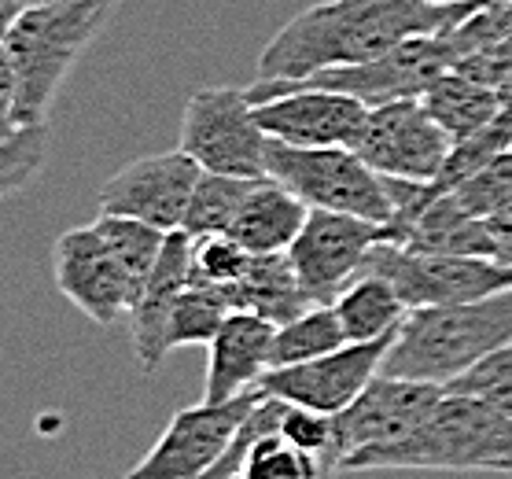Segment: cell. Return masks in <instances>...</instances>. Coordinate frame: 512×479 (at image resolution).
I'll list each match as a JSON object with an SVG mask.
<instances>
[{
  "mask_svg": "<svg viewBox=\"0 0 512 479\" xmlns=\"http://www.w3.org/2000/svg\"><path fill=\"white\" fill-rule=\"evenodd\" d=\"M361 277H384L409 310L479 303L512 292V266L472 255H424L398 244H380L365 258Z\"/></svg>",
  "mask_w": 512,
  "mask_h": 479,
  "instance_id": "6",
  "label": "cell"
},
{
  "mask_svg": "<svg viewBox=\"0 0 512 479\" xmlns=\"http://www.w3.org/2000/svg\"><path fill=\"white\" fill-rule=\"evenodd\" d=\"M376 468L417 472H509L512 476V417L479 398L446 391L428 421L391 450L365 461Z\"/></svg>",
  "mask_w": 512,
  "mask_h": 479,
  "instance_id": "4",
  "label": "cell"
},
{
  "mask_svg": "<svg viewBox=\"0 0 512 479\" xmlns=\"http://www.w3.org/2000/svg\"><path fill=\"white\" fill-rule=\"evenodd\" d=\"M93 225H96V233L104 236V244L115 251L118 266L126 269L129 284H133V292H137V299H140V292L148 288L155 266H159V258H163L166 236L170 233H159V229H152V225H144V222H133V218H115V214H96Z\"/></svg>",
  "mask_w": 512,
  "mask_h": 479,
  "instance_id": "25",
  "label": "cell"
},
{
  "mask_svg": "<svg viewBox=\"0 0 512 479\" xmlns=\"http://www.w3.org/2000/svg\"><path fill=\"white\" fill-rule=\"evenodd\" d=\"M255 181L258 177H225V174H207V170H203L181 229H185L188 236L229 233L240 207H244V199L251 196Z\"/></svg>",
  "mask_w": 512,
  "mask_h": 479,
  "instance_id": "26",
  "label": "cell"
},
{
  "mask_svg": "<svg viewBox=\"0 0 512 479\" xmlns=\"http://www.w3.org/2000/svg\"><path fill=\"white\" fill-rule=\"evenodd\" d=\"M122 0H56L26 8L4 26L0 48V129L48 126L52 100L85 48L111 23Z\"/></svg>",
  "mask_w": 512,
  "mask_h": 479,
  "instance_id": "2",
  "label": "cell"
},
{
  "mask_svg": "<svg viewBox=\"0 0 512 479\" xmlns=\"http://www.w3.org/2000/svg\"><path fill=\"white\" fill-rule=\"evenodd\" d=\"M468 15L428 0H325L280 26L258 56V82H306L361 67L413 37L450 34Z\"/></svg>",
  "mask_w": 512,
  "mask_h": 479,
  "instance_id": "1",
  "label": "cell"
},
{
  "mask_svg": "<svg viewBox=\"0 0 512 479\" xmlns=\"http://www.w3.org/2000/svg\"><path fill=\"white\" fill-rule=\"evenodd\" d=\"M225 295H229L236 314H255L277 328L314 306L306 299L288 255H255L247 273L236 284H229Z\"/></svg>",
  "mask_w": 512,
  "mask_h": 479,
  "instance_id": "21",
  "label": "cell"
},
{
  "mask_svg": "<svg viewBox=\"0 0 512 479\" xmlns=\"http://www.w3.org/2000/svg\"><path fill=\"white\" fill-rule=\"evenodd\" d=\"M52 273H56L59 295L104 328L115 325L137 303L126 269L118 266L115 251L104 244L93 222L59 236L52 247Z\"/></svg>",
  "mask_w": 512,
  "mask_h": 479,
  "instance_id": "17",
  "label": "cell"
},
{
  "mask_svg": "<svg viewBox=\"0 0 512 479\" xmlns=\"http://www.w3.org/2000/svg\"><path fill=\"white\" fill-rule=\"evenodd\" d=\"M247 93L262 133L291 148H354L369 118V107L354 96L303 82H255Z\"/></svg>",
  "mask_w": 512,
  "mask_h": 479,
  "instance_id": "9",
  "label": "cell"
},
{
  "mask_svg": "<svg viewBox=\"0 0 512 479\" xmlns=\"http://www.w3.org/2000/svg\"><path fill=\"white\" fill-rule=\"evenodd\" d=\"M450 196L465 207L472 218H490V214L505 211L512 203V152L501 155L498 163H490L483 174H476L468 185H461Z\"/></svg>",
  "mask_w": 512,
  "mask_h": 479,
  "instance_id": "31",
  "label": "cell"
},
{
  "mask_svg": "<svg viewBox=\"0 0 512 479\" xmlns=\"http://www.w3.org/2000/svg\"><path fill=\"white\" fill-rule=\"evenodd\" d=\"M446 391L479 398V402L494 406L498 413L512 417V343L509 347H501L498 354L483 358V362H479L476 369H468L465 376H457Z\"/></svg>",
  "mask_w": 512,
  "mask_h": 479,
  "instance_id": "30",
  "label": "cell"
},
{
  "mask_svg": "<svg viewBox=\"0 0 512 479\" xmlns=\"http://www.w3.org/2000/svg\"><path fill=\"white\" fill-rule=\"evenodd\" d=\"M284 409L288 402L258 395L233 446L203 479H336L343 472L339 457L303 450L280 435Z\"/></svg>",
  "mask_w": 512,
  "mask_h": 479,
  "instance_id": "15",
  "label": "cell"
},
{
  "mask_svg": "<svg viewBox=\"0 0 512 479\" xmlns=\"http://www.w3.org/2000/svg\"><path fill=\"white\" fill-rule=\"evenodd\" d=\"M487 229H490V240H494V262L512 266V203L505 211L490 214Z\"/></svg>",
  "mask_w": 512,
  "mask_h": 479,
  "instance_id": "32",
  "label": "cell"
},
{
  "mask_svg": "<svg viewBox=\"0 0 512 479\" xmlns=\"http://www.w3.org/2000/svg\"><path fill=\"white\" fill-rule=\"evenodd\" d=\"M395 339H376V343H347L336 354H325L317 362L273 369L258 384V395L280 398L291 406L314 409L325 417H339L354 398L384 373L387 351Z\"/></svg>",
  "mask_w": 512,
  "mask_h": 479,
  "instance_id": "16",
  "label": "cell"
},
{
  "mask_svg": "<svg viewBox=\"0 0 512 479\" xmlns=\"http://www.w3.org/2000/svg\"><path fill=\"white\" fill-rule=\"evenodd\" d=\"M350 339L343 332L336 306H310L306 314L277 328V343H273V369H288V365L317 362L325 354H336L347 347Z\"/></svg>",
  "mask_w": 512,
  "mask_h": 479,
  "instance_id": "24",
  "label": "cell"
},
{
  "mask_svg": "<svg viewBox=\"0 0 512 479\" xmlns=\"http://www.w3.org/2000/svg\"><path fill=\"white\" fill-rule=\"evenodd\" d=\"M498 96H501V107H505V115H512V71H509V78L498 85Z\"/></svg>",
  "mask_w": 512,
  "mask_h": 479,
  "instance_id": "34",
  "label": "cell"
},
{
  "mask_svg": "<svg viewBox=\"0 0 512 479\" xmlns=\"http://www.w3.org/2000/svg\"><path fill=\"white\" fill-rule=\"evenodd\" d=\"M251 258L233 236H192V284L229 288L247 273Z\"/></svg>",
  "mask_w": 512,
  "mask_h": 479,
  "instance_id": "29",
  "label": "cell"
},
{
  "mask_svg": "<svg viewBox=\"0 0 512 479\" xmlns=\"http://www.w3.org/2000/svg\"><path fill=\"white\" fill-rule=\"evenodd\" d=\"M354 152L380 177L431 185L450 163L454 137L431 118L424 100H395L384 107H369Z\"/></svg>",
  "mask_w": 512,
  "mask_h": 479,
  "instance_id": "10",
  "label": "cell"
},
{
  "mask_svg": "<svg viewBox=\"0 0 512 479\" xmlns=\"http://www.w3.org/2000/svg\"><path fill=\"white\" fill-rule=\"evenodd\" d=\"M512 343V292L479 303L413 310L384 362V376L450 387Z\"/></svg>",
  "mask_w": 512,
  "mask_h": 479,
  "instance_id": "3",
  "label": "cell"
},
{
  "mask_svg": "<svg viewBox=\"0 0 512 479\" xmlns=\"http://www.w3.org/2000/svg\"><path fill=\"white\" fill-rule=\"evenodd\" d=\"M306 222H310V207L303 199L273 177H258L251 196L244 199V207L236 214L229 236L247 255H288Z\"/></svg>",
  "mask_w": 512,
  "mask_h": 479,
  "instance_id": "20",
  "label": "cell"
},
{
  "mask_svg": "<svg viewBox=\"0 0 512 479\" xmlns=\"http://www.w3.org/2000/svg\"><path fill=\"white\" fill-rule=\"evenodd\" d=\"M336 314L343 321L350 343H376V339H398L406 328L409 310L402 295L384 281V277H358L347 292L339 295Z\"/></svg>",
  "mask_w": 512,
  "mask_h": 479,
  "instance_id": "22",
  "label": "cell"
},
{
  "mask_svg": "<svg viewBox=\"0 0 512 479\" xmlns=\"http://www.w3.org/2000/svg\"><path fill=\"white\" fill-rule=\"evenodd\" d=\"M446 387L420 384V380H398V376H376L336 421V450L343 472H361L365 461L391 450L409 439L428 421L435 406L443 402Z\"/></svg>",
  "mask_w": 512,
  "mask_h": 479,
  "instance_id": "8",
  "label": "cell"
},
{
  "mask_svg": "<svg viewBox=\"0 0 512 479\" xmlns=\"http://www.w3.org/2000/svg\"><path fill=\"white\" fill-rule=\"evenodd\" d=\"M420 100H424L431 118H435L454 141H465V137L494 126V122L505 115L501 96L494 93L490 85H479L476 78H468V74H461V71L443 74Z\"/></svg>",
  "mask_w": 512,
  "mask_h": 479,
  "instance_id": "23",
  "label": "cell"
},
{
  "mask_svg": "<svg viewBox=\"0 0 512 479\" xmlns=\"http://www.w3.org/2000/svg\"><path fill=\"white\" fill-rule=\"evenodd\" d=\"M233 303L225 288H210V284H188L185 295L177 299L174 325H170V351L177 347H210L222 325L233 317Z\"/></svg>",
  "mask_w": 512,
  "mask_h": 479,
  "instance_id": "27",
  "label": "cell"
},
{
  "mask_svg": "<svg viewBox=\"0 0 512 479\" xmlns=\"http://www.w3.org/2000/svg\"><path fill=\"white\" fill-rule=\"evenodd\" d=\"M258 391L225 406H188L170 417L159 443L140 457L122 479H203L233 446L240 424L255 409Z\"/></svg>",
  "mask_w": 512,
  "mask_h": 479,
  "instance_id": "12",
  "label": "cell"
},
{
  "mask_svg": "<svg viewBox=\"0 0 512 479\" xmlns=\"http://www.w3.org/2000/svg\"><path fill=\"white\" fill-rule=\"evenodd\" d=\"M457 67L454 48L446 41V34L431 37H413L406 45H398L395 52L361 63V67H336V71L314 74L303 85L314 89H332V93H347L361 100L365 107H384L395 100H420L431 85L443 74Z\"/></svg>",
  "mask_w": 512,
  "mask_h": 479,
  "instance_id": "14",
  "label": "cell"
},
{
  "mask_svg": "<svg viewBox=\"0 0 512 479\" xmlns=\"http://www.w3.org/2000/svg\"><path fill=\"white\" fill-rule=\"evenodd\" d=\"M199 177H203V166L181 148L163 155H144L104 181L100 214L133 218L159 233H177L185 225Z\"/></svg>",
  "mask_w": 512,
  "mask_h": 479,
  "instance_id": "13",
  "label": "cell"
},
{
  "mask_svg": "<svg viewBox=\"0 0 512 479\" xmlns=\"http://www.w3.org/2000/svg\"><path fill=\"white\" fill-rule=\"evenodd\" d=\"M192 284V236L185 229L166 236L163 258L155 266L148 288L140 292L137 306L129 310L133 321V354L144 376H152L170 354V325H174L177 299Z\"/></svg>",
  "mask_w": 512,
  "mask_h": 479,
  "instance_id": "18",
  "label": "cell"
},
{
  "mask_svg": "<svg viewBox=\"0 0 512 479\" xmlns=\"http://www.w3.org/2000/svg\"><path fill=\"white\" fill-rule=\"evenodd\" d=\"M269 137L255 122L247 89L210 85L188 96L181 118V152L192 155L207 174L266 177Z\"/></svg>",
  "mask_w": 512,
  "mask_h": 479,
  "instance_id": "7",
  "label": "cell"
},
{
  "mask_svg": "<svg viewBox=\"0 0 512 479\" xmlns=\"http://www.w3.org/2000/svg\"><path fill=\"white\" fill-rule=\"evenodd\" d=\"M273 343L277 325L255 314H233L210 343L207 376H203V402L225 406L258 391V384L273 373Z\"/></svg>",
  "mask_w": 512,
  "mask_h": 479,
  "instance_id": "19",
  "label": "cell"
},
{
  "mask_svg": "<svg viewBox=\"0 0 512 479\" xmlns=\"http://www.w3.org/2000/svg\"><path fill=\"white\" fill-rule=\"evenodd\" d=\"M266 177L295 192L310 211L350 214L376 225H391L395 218L387 181L354 148H291L269 141Z\"/></svg>",
  "mask_w": 512,
  "mask_h": 479,
  "instance_id": "5",
  "label": "cell"
},
{
  "mask_svg": "<svg viewBox=\"0 0 512 479\" xmlns=\"http://www.w3.org/2000/svg\"><path fill=\"white\" fill-rule=\"evenodd\" d=\"M37 4H56V0H12V4L4 8V26L12 23V19H19L26 8H37Z\"/></svg>",
  "mask_w": 512,
  "mask_h": 479,
  "instance_id": "33",
  "label": "cell"
},
{
  "mask_svg": "<svg viewBox=\"0 0 512 479\" xmlns=\"http://www.w3.org/2000/svg\"><path fill=\"white\" fill-rule=\"evenodd\" d=\"M380 244H391V229L350 214L310 211V222L291 244L288 258L306 299L314 306H332L361 277L365 258Z\"/></svg>",
  "mask_w": 512,
  "mask_h": 479,
  "instance_id": "11",
  "label": "cell"
},
{
  "mask_svg": "<svg viewBox=\"0 0 512 479\" xmlns=\"http://www.w3.org/2000/svg\"><path fill=\"white\" fill-rule=\"evenodd\" d=\"M48 137H52L48 126L0 129V188H4V196H15L37 177V170L45 166Z\"/></svg>",
  "mask_w": 512,
  "mask_h": 479,
  "instance_id": "28",
  "label": "cell"
}]
</instances>
